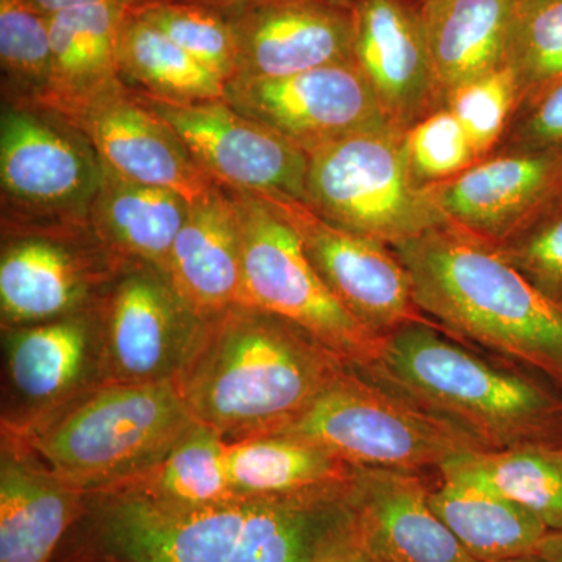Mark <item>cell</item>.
Returning <instances> with one entry per match:
<instances>
[{
	"label": "cell",
	"mask_w": 562,
	"mask_h": 562,
	"mask_svg": "<svg viewBox=\"0 0 562 562\" xmlns=\"http://www.w3.org/2000/svg\"><path fill=\"white\" fill-rule=\"evenodd\" d=\"M276 435L312 442L353 468L416 473L439 472L454 458L483 450L449 422L355 368Z\"/></svg>",
	"instance_id": "cell-5"
},
{
	"label": "cell",
	"mask_w": 562,
	"mask_h": 562,
	"mask_svg": "<svg viewBox=\"0 0 562 562\" xmlns=\"http://www.w3.org/2000/svg\"><path fill=\"white\" fill-rule=\"evenodd\" d=\"M310 562H375L366 552L351 525V516L330 536Z\"/></svg>",
	"instance_id": "cell-39"
},
{
	"label": "cell",
	"mask_w": 562,
	"mask_h": 562,
	"mask_svg": "<svg viewBox=\"0 0 562 562\" xmlns=\"http://www.w3.org/2000/svg\"><path fill=\"white\" fill-rule=\"evenodd\" d=\"M257 194L294 228L328 290L369 330L386 338L403 325L430 321L417 308L412 277L392 247L324 220L301 199Z\"/></svg>",
	"instance_id": "cell-11"
},
{
	"label": "cell",
	"mask_w": 562,
	"mask_h": 562,
	"mask_svg": "<svg viewBox=\"0 0 562 562\" xmlns=\"http://www.w3.org/2000/svg\"><path fill=\"white\" fill-rule=\"evenodd\" d=\"M166 277L202 321L246 305L238 209L220 184L190 203Z\"/></svg>",
	"instance_id": "cell-22"
},
{
	"label": "cell",
	"mask_w": 562,
	"mask_h": 562,
	"mask_svg": "<svg viewBox=\"0 0 562 562\" xmlns=\"http://www.w3.org/2000/svg\"><path fill=\"white\" fill-rule=\"evenodd\" d=\"M443 106L460 121L482 161L502 146L519 110V88L513 70L505 66L490 76L462 85L447 95Z\"/></svg>",
	"instance_id": "cell-35"
},
{
	"label": "cell",
	"mask_w": 562,
	"mask_h": 562,
	"mask_svg": "<svg viewBox=\"0 0 562 562\" xmlns=\"http://www.w3.org/2000/svg\"><path fill=\"white\" fill-rule=\"evenodd\" d=\"M195 425L173 382L103 383L16 436L66 482L94 494L149 472Z\"/></svg>",
	"instance_id": "cell-4"
},
{
	"label": "cell",
	"mask_w": 562,
	"mask_h": 562,
	"mask_svg": "<svg viewBox=\"0 0 562 562\" xmlns=\"http://www.w3.org/2000/svg\"><path fill=\"white\" fill-rule=\"evenodd\" d=\"M198 2L217 7V9H231V7L250 5V3L269 2V0H198ZM328 2L346 3V5H350L351 0H328Z\"/></svg>",
	"instance_id": "cell-42"
},
{
	"label": "cell",
	"mask_w": 562,
	"mask_h": 562,
	"mask_svg": "<svg viewBox=\"0 0 562 562\" xmlns=\"http://www.w3.org/2000/svg\"><path fill=\"white\" fill-rule=\"evenodd\" d=\"M439 519L479 562L535 553L549 528L522 506L468 480L442 476L430 490Z\"/></svg>",
	"instance_id": "cell-27"
},
{
	"label": "cell",
	"mask_w": 562,
	"mask_h": 562,
	"mask_svg": "<svg viewBox=\"0 0 562 562\" xmlns=\"http://www.w3.org/2000/svg\"><path fill=\"white\" fill-rule=\"evenodd\" d=\"M519 0H424L419 3L442 105L462 85L505 68Z\"/></svg>",
	"instance_id": "cell-24"
},
{
	"label": "cell",
	"mask_w": 562,
	"mask_h": 562,
	"mask_svg": "<svg viewBox=\"0 0 562 562\" xmlns=\"http://www.w3.org/2000/svg\"><path fill=\"white\" fill-rule=\"evenodd\" d=\"M132 7L102 3L50 14V83L36 110L65 116L124 81L117 65V36Z\"/></svg>",
	"instance_id": "cell-23"
},
{
	"label": "cell",
	"mask_w": 562,
	"mask_h": 562,
	"mask_svg": "<svg viewBox=\"0 0 562 562\" xmlns=\"http://www.w3.org/2000/svg\"><path fill=\"white\" fill-rule=\"evenodd\" d=\"M403 131L369 128L310 150L305 202L324 220L395 247L449 224L417 187Z\"/></svg>",
	"instance_id": "cell-6"
},
{
	"label": "cell",
	"mask_w": 562,
	"mask_h": 562,
	"mask_svg": "<svg viewBox=\"0 0 562 562\" xmlns=\"http://www.w3.org/2000/svg\"><path fill=\"white\" fill-rule=\"evenodd\" d=\"M192 2H198V0H192Z\"/></svg>",
	"instance_id": "cell-45"
},
{
	"label": "cell",
	"mask_w": 562,
	"mask_h": 562,
	"mask_svg": "<svg viewBox=\"0 0 562 562\" xmlns=\"http://www.w3.org/2000/svg\"><path fill=\"white\" fill-rule=\"evenodd\" d=\"M121 266L103 246L87 250L57 235L18 233L0 258L2 330L94 306Z\"/></svg>",
	"instance_id": "cell-16"
},
{
	"label": "cell",
	"mask_w": 562,
	"mask_h": 562,
	"mask_svg": "<svg viewBox=\"0 0 562 562\" xmlns=\"http://www.w3.org/2000/svg\"><path fill=\"white\" fill-rule=\"evenodd\" d=\"M0 61L14 106L35 109L49 88V16L27 0H0Z\"/></svg>",
	"instance_id": "cell-33"
},
{
	"label": "cell",
	"mask_w": 562,
	"mask_h": 562,
	"mask_svg": "<svg viewBox=\"0 0 562 562\" xmlns=\"http://www.w3.org/2000/svg\"><path fill=\"white\" fill-rule=\"evenodd\" d=\"M487 562H546L538 553L520 554V557L503 558V560Z\"/></svg>",
	"instance_id": "cell-43"
},
{
	"label": "cell",
	"mask_w": 562,
	"mask_h": 562,
	"mask_svg": "<svg viewBox=\"0 0 562 562\" xmlns=\"http://www.w3.org/2000/svg\"><path fill=\"white\" fill-rule=\"evenodd\" d=\"M227 101L306 154L344 136L391 124L355 61L277 79L238 77L227 85Z\"/></svg>",
	"instance_id": "cell-12"
},
{
	"label": "cell",
	"mask_w": 562,
	"mask_h": 562,
	"mask_svg": "<svg viewBox=\"0 0 562 562\" xmlns=\"http://www.w3.org/2000/svg\"><path fill=\"white\" fill-rule=\"evenodd\" d=\"M2 331V431L27 435L105 383L99 302L69 316Z\"/></svg>",
	"instance_id": "cell-8"
},
{
	"label": "cell",
	"mask_w": 562,
	"mask_h": 562,
	"mask_svg": "<svg viewBox=\"0 0 562 562\" xmlns=\"http://www.w3.org/2000/svg\"><path fill=\"white\" fill-rule=\"evenodd\" d=\"M351 480V479H350ZM346 483L257 497L231 562H310L349 520Z\"/></svg>",
	"instance_id": "cell-26"
},
{
	"label": "cell",
	"mask_w": 562,
	"mask_h": 562,
	"mask_svg": "<svg viewBox=\"0 0 562 562\" xmlns=\"http://www.w3.org/2000/svg\"><path fill=\"white\" fill-rule=\"evenodd\" d=\"M350 9L355 63L386 120L405 132L441 109L419 2L351 0Z\"/></svg>",
	"instance_id": "cell-19"
},
{
	"label": "cell",
	"mask_w": 562,
	"mask_h": 562,
	"mask_svg": "<svg viewBox=\"0 0 562 562\" xmlns=\"http://www.w3.org/2000/svg\"><path fill=\"white\" fill-rule=\"evenodd\" d=\"M220 10L235 35V79H277L355 61L353 14L346 3L269 0Z\"/></svg>",
	"instance_id": "cell-17"
},
{
	"label": "cell",
	"mask_w": 562,
	"mask_h": 562,
	"mask_svg": "<svg viewBox=\"0 0 562 562\" xmlns=\"http://www.w3.org/2000/svg\"><path fill=\"white\" fill-rule=\"evenodd\" d=\"M358 371L449 422L483 450L562 446V394L484 361L431 321L386 336L379 360Z\"/></svg>",
	"instance_id": "cell-3"
},
{
	"label": "cell",
	"mask_w": 562,
	"mask_h": 562,
	"mask_svg": "<svg viewBox=\"0 0 562 562\" xmlns=\"http://www.w3.org/2000/svg\"><path fill=\"white\" fill-rule=\"evenodd\" d=\"M416 2H419V3H420V2H424V0H416Z\"/></svg>",
	"instance_id": "cell-44"
},
{
	"label": "cell",
	"mask_w": 562,
	"mask_h": 562,
	"mask_svg": "<svg viewBox=\"0 0 562 562\" xmlns=\"http://www.w3.org/2000/svg\"><path fill=\"white\" fill-rule=\"evenodd\" d=\"M428 191L449 224L498 246L560 205L562 151L501 147Z\"/></svg>",
	"instance_id": "cell-14"
},
{
	"label": "cell",
	"mask_w": 562,
	"mask_h": 562,
	"mask_svg": "<svg viewBox=\"0 0 562 562\" xmlns=\"http://www.w3.org/2000/svg\"><path fill=\"white\" fill-rule=\"evenodd\" d=\"M228 191L241 225L246 305L297 325L350 368L366 369L379 360L384 338L328 290L279 211L257 192Z\"/></svg>",
	"instance_id": "cell-7"
},
{
	"label": "cell",
	"mask_w": 562,
	"mask_h": 562,
	"mask_svg": "<svg viewBox=\"0 0 562 562\" xmlns=\"http://www.w3.org/2000/svg\"><path fill=\"white\" fill-rule=\"evenodd\" d=\"M439 475L487 487L535 514L550 531L562 530V446L476 450L447 462Z\"/></svg>",
	"instance_id": "cell-28"
},
{
	"label": "cell",
	"mask_w": 562,
	"mask_h": 562,
	"mask_svg": "<svg viewBox=\"0 0 562 562\" xmlns=\"http://www.w3.org/2000/svg\"><path fill=\"white\" fill-rule=\"evenodd\" d=\"M392 249L412 277L414 302L427 319L530 366L562 390V308L494 244L443 224Z\"/></svg>",
	"instance_id": "cell-2"
},
{
	"label": "cell",
	"mask_w": 562,
	"mask_h": 562,
	"mask_svg": "<svg viewBox=\"0 0 562 562\" xmlns=\"http://www.w3.org/2000/svg\"><path fill=\"white\" fill-rule=\"evenodd\" d=\"M347 368L297 325L239 305L202 322L172 382L195 424L235 443L283 430Z\"/></svg>",
	"instance_id": "cell-1"
},
{
	"label": "cell",
	"mask_w": 562,
	"mask_h": 562,
	"mask_svg": "<svg viewBox=\"0 0 562 562\" xmlns=\"http://www.w3.org/2000/svg\"><path fill=\"white\" fill-rule=\"evenodd\" d=\"M95 239L121 262L168 271L173 241L190 203L165 188L124 179L102 165V179L91 202Z\"/></svg>",
	"instance_id": "cell-25"
},
{
	"label": "cell",
	"mask_w": 562,
	"mask_h": 562,
	"mask_svg": "<svg viewBox=\"0 0 562 562\" xmlns=\"http://www.w3.org/2000/svg\"><path fill=\"white\" fill-rule=\"evenodd\" d=\"M495 247L543 297L562 308V202Z\"/></svg>",
	"instance_id": "cell-37"
},
{
	"label": "cell",
	"mask_w": 562,
	"mask_h": 562,
	"mask_svg": "<svg viewBox=\"0 0 562 562\" xmlns=\"http://www.w3.org/2000/svg\"><path fill=\"white\" fill-rule=\"evenodd\" d=\"M506 66L519 88L520 106L561 83L562 0L517 2Z\"/></svg>",
	"instance_id": "cell-32"
},
{
	"label": "cell",
	"mask_w": 562,
	"mask_h": 562,
	"mask_svg": "<svg viewBox=\"0 0 562 562\" xmlns=\"http://www.w3.org/2000/svg\"><path fill=\"white\" fill-rule=\"evenodd\" d=\"M535 553L546 562H562V530L547 532Z\"/></svg>",
	"instance_id": "cell-41"
},
{
	"label": "cell",
	"mask_w": 562,
	"mask_h": 562,
	"mask_svg": "<svg viewBox=\"0 0 562 562\" xmlns=\"http://www.w3.org/2000/svg\"><path fill=\"white\" fill-rule=\"evenodd\" d=\"M165 122L203 172L225 190L305 201L308 155L279 132L251 120L227 99L179 102L133 91Z\"/></svg>",
	"instance_id": "cell-9"
},
{
	"label": "cell",
	"mask_w": 562,
	"mask_h": 562,
	"mask_svg": "<svg viewBox=\"0 0 562 562\" xmlns=\"http://www.w3.org/2000/svg\"><path fill=\"white\" fill-rule=\"evenodd\" d=\"M60 120L90 140L102 165L124 179L171 190L188 203L216 187L176 133L124 81Z\"/></svg>",
	"instance_id": "cell-18"
},
{
	"label": "cell",
	"mask_w": 562,
	"mask_h": 562,
	"mask_svg": "<svg viewBox=\"0 0 562 562\" xmlns=\"http://www.w3.org/2000/svg\"><path fill=\"white\" fill-rule=\"evenodd\" d=\"M103 382H172L202 319L173 290L166 273L124 262L99 301Z\"/></svg>",
	"instance_id": "cell-10"
},
{
	"label": "cell",
	"mask_w": 562,
	"mask_h": 562,
	"mask_svg": "<svg viewBox=\"0 0 562 562\" xmlns=\"http://www.w3.org/2000/svg\"><path fill=\"white\" fill-rule=\"evenodd\" d=\"M403 143L413 180L424 190L454 179L480 161L460 121L446 106L405 131Z\"/></svg>",
	"instance_id": "cell-36"
},
{
	"label": "cell",
	"mask_w": 562,
	"mask_h": 562,
	"mask_svg": "<svg viewBox=\"0 0 562 562\" xmlns=\"http://www.w3.org/2000/svg\"><path fill=\"white\" fill-rule=\"evenodd\" d=\"M90 494L57 475L31 443L2 431L0 562H50Z\"/></svg>",
	"instance_id": "cell-21"
},
{
	"label": "cell",
	"mask_w": 562,
	"mask_h": 562,
	"mask_svg": "<svg viewBox=\"0 0 562 562\" xmlns=\"http://www.w3.org/2000/svg\"><path fill=\"white\" fill-rule=\"evenodd\" d=\"M357 468L312 442L269 435L228 443V473L238 497L295 494L349 482Z\"/></svg>",
	"instance_id": "cell-29"
},
{
	"label": "cell",
	"mask_w": 562,
	"mask_h": 562,
	"mask_svg": "<svg viewBox=\"0 0 562 562\" xmlns=\"http://www.w3.org/2000/svg\"><path fill=\"white\" fill-rule=\"evenodd\" d=\"M501 147L562 151V81L517 110Z\"/></svg>",
	"instance_id": "cell-38"
},
{
	"label": "cell",
	"mask_w": 562,
	"mask_h": 562,
	"mask_svg": "<svg viewBox=\"0 0 562 562\" xmlns=\"http://www.w3.org/2000/svg\"><path fill=\"white\" fill-rule=\"evenodd\" d=\"M101 179V158L79 131L46 111L3 109L0 180L11 201L41 211L90 209Z\"/></svg>",
	"instance_id": "cell-15"
},
{
	"label": "cell",
	"mask_w": 562,
	"mask_h": 562,
	"mask_svg": "<svg viewBox=\"0 0 562 562\" xmlns=\"http://www.w3.org/2000/svg\"><path fill=\"white\" fill-rule=\"evenodd\" d=\"M29 3L41 11V13L50 16V14L61 13V11L85 9V7L102 5V3H135L143 0H27Z\"/></svg>",
	"instance_id": "cell-40"
},
{
	"label": "cell",
	"mask_w": 562,
	"mask_h": 562,
	"mask_svg": "<svg viewBox=\"0 0 562 562\" xmlns=\"http://www.w3.org/2000/svg\"><path fill=\"white\" fill-rule=\"evenodd\" d=\"M111 490L136 492L173 509L209 508L239 498L228 473V443L199 424L149 472Z\"/></svg>",
	"instance_id": "cell-31"
},
{
	"label": "cell",
	"mask_w": 562,
	"mask_h": 562,
	"mask_svg": "<svg viewBox=\"0 0 562 562\" xmlns=\"http://www.w3.org/2000/svg\"><path fill=\"white\" fill-rule=\"evenodd\" d=\"M225 85L238 74L235 35L224 11L192 0H143L132 7Z\"/></svg>",
	"instance_id": "cell-34"
},
{
	"label": "cell",
	"mask_w": 562,
	"mask_h": 562,
	"mask_svg": "<svg viewBox=\"0 0 562 562\" xmlns=\"http://www.w3.org/2000/svg\"><path fill=\"white\" fill-rule=\"evenodd\" d=\"M106 552L122 562H231L257 497L173 509L125 490L90 494Z\"/></svg>",
	"instance_id": "cell-13"
},
{
	"label": "cell",
	"mask_w": 562,
	"mask_h": 562,
	"mask_svg": "<svg viewBox=\"0 0 562 562\" xmlns=\"http://www.w3.org/2000/svg\"><path fill=\"white\" fill-rule=\"evenodd\" d=\"M349 506L353 530L375 562H479L432 509L420 473L357 468Z\"/></svg>",
	"instance_id": "cell-20"
},
{
	"label": "cell",
	"mask_w": 562,
	"mask_h": 562,
	"mask_svg": "<svg viewBox=\"0 0 562 562\" xmlns=\"http://www.w3.org/2000/svg\"><path fill=\"white\" fill-rule=\"evenodd\" d=\"M122 80L139 85L140 92L179 102L227 99V85L192 58L165 32L132 9L117 36Z\"/></svg>",
	"instance_id": "cell-30"
}]
</instances>
